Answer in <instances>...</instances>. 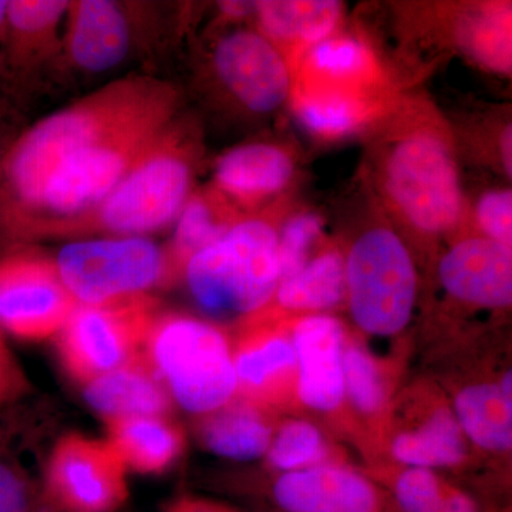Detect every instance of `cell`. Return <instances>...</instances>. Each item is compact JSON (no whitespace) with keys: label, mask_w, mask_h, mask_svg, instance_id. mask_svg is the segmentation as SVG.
Here are the masks:
<instances>
[{"label":"cell","mask_w":512,"mask_h":512,"mask_svg":"<svg viewBox=\"0 0 512 512\" xmlns=\"http://www.w3.org/2000/svg\"><path fill=\"white\" fill-rule=\"evenodd\" d=\"M180 93L157 77L114 80L40 120L10 144L0 178V235L73 217L103 200L175 120Z\"/></svg>","instance_id":"1"},{"label":"cell","mask_w":512,"mask_h":512,"mask_svg":"<svg viewBox=\"0 0 512 512\" xmlns=\"http://www.w3.org/2000/svg\"><path fill=\"white\" fill-rule=\"evenodd\" d=\"M194 141L173 123L146 156L96 205L82 214L30 222L12 244L40 238L144 237L170 227L192 194Z\"/></svg>","instance_id":"2"},{"label":"cell","mask_w":512,"mask_h":512,"mask_svg":"<svg viewBox=\"0 0 512 512\" xmlns=\"http://www.w3.org/2000/svg\"><path fill=\"white\" fill-rule=\"evenodd\" d=\"M183 276L194 301L210 315L244 320L264 312L281 278L278 229L264 218H239L192 256Z\"/></svg>","instance_id":"3"},{"label":"cell","mask_w":512,"mask_h":512,"mask_svg":"<svg viewBox=\"0 0 512 512\" xmlns=\"http://www.w3.org/2000/svg\"><path fill=\"white\" fill-rule=\"evenodd\" d=\"M146 353L173 402L200 417L238 392L231 340L217 326L183 313H158Z\"/></svg>","instance_id":"4"},{"label":"cell","mask_w":512,"mask_h":512,"mask_svg":"<svg viewBox=\"0 0 512 512\" xmlns=\"http://www.w3.org/2000/svg\"><path fill=\"white\" fill-rule=\"evenodd\" d=\"M346 305L367 338L393 339L412 322L419 275L402 237L387 227L366 229L345 255Z\"/></svg>","instance_id":"5"},{"label":"cell","mask_w":512,"mask_h":512,"mask_svg":"<svg viewBox=\"0 0 512 512\" xmlns=\"http://www.w3.org/2000/svg\"><path fill=\"white\" fill-rule=\"evenodd\" d=\"M383 187L394 210L421 234H444L463 218L456 158L434 131H414L394 143L384 160Z\"/></svg>","instance_id":"6"},{"label":"cell","mask_w":512,"mask_h":512,"mask_svg":"<svg viewBox=\"0 0 512 512\" xmlns=\"http://www.w3.org/2000/svg\"><path fill=\"white\" fill-rule=\"evenodd\" d=\"M56 265L80 305L147 295L168 284L164 249L144 237L77 239L60 249Z\"/></svg>","instance_id":"7"},{"label":"cell","mask_w":512,"mask_h":512,"mask_svg":"<svg viewBox=\"0 0 512 512\" xmlns=\"http://www.w3.org/2000/svg\"><path fill=\"white\" fill-rule=\"evenodd\" d=\"M157 315L148 293L104 305L79 303L56 335L64 370L84 386L126 365L146 350Z\"/></svg>","instance_id":"8"},{"label":"cell","mask_w":512,"mask_h":512,"mask_svg":"<svg viewBox=\"0 0 512 512\" xmlns=\"http://www.w3.org/2000/svg\"><path fill=\"white\" fill-rule=\"evenodd\" d=\"M56 259L25 244L0 254V329L22 340L56 336L77 308Z\"/></svg>","instance_id":"9"},{"label":"cell","mask_w":512,"mask_h":512,"mask_svg":"<svg viewBox=\"0 0 512 512\" xmlns=\"http://www.w3.org/2000/svg\"><path fill=\"white\" fill-rule=\"evenodd\" d=\"M126 473L106 440L69 433L47 461L43 498L56 512H116L128 498Z\"/></svg>","instance_id":"10"},{"label":"cell","mask_w":512,"mask_h":512,"mask_svg":"<svg viewBox=\"0 0 512 512\" xmlns=\"http://www.w3.org/2000/svg\"><path fill=\"white\" fill-rule=\"evenodd\" d=\"M231 340L238 396L265 409L296 406V355L289 319L282 313H256L241 320Z\"/></svg>","instance_id":"11"},{"label":"cell","mask_w":512,"mask_h":512,"mask_svg":"<svg viewBox=\"0 0 512 512\" xmlns=\"http://www.w3.org/2000/svg\"><path fill=\"white\" fill-rule=\"evenodd\" d=\"M212 67L229 96L251 113H272L291 96L286 57L259 30L238 29L222 36L212 50Z\"/></svg>","instance_id":"12"},{"label":"cell","mask_w":512,"mask_h":512,"mask_svg":"<svg viewBox=\"0 0 512 512\" xmlns=\"http://www.w3.org/2000/svg\"><path fill=\"white\" fill-rule=\"evenodd\" d=\"M397 416L389 413L383 431L390 456L403 467L447 470L461 467L471 444L451 404L439 394L413 393Z\"/></svg>","instance_id":"13"},{"label":"cell","mask_w":512,"mask_h":512,"mask_svg":"<svg viewBox=\"0 0 512 512\" xmlns=\"http://www.w3.org/2000/svg\"><path fill=\"white\" fill-rule=\"evenodd\" d=\"M289 333L296 355V402L319 414L345 406V325L330 313L293 316Z\"/></svg>","instance_id":"14"},{"label":"cell","mask_w":512,"mask_h":512,"mask_svg":"<svg viewBox=\"0 0 512 512\" xmlns=\"http://www.w3.org/2000/svg\"><path fill=\"white\" fill-rule=\"evenodd\" d=\"M271 500L281 512H396L372 478L338 461L278 474Z\"/></svg>","instance_id":"15"},{"label":"cell","mask_w":512,"mask_h":512,"mask_svg":"<svg viewBox=\"0 0 512 512\" xmlns=\"http://www.w3.org/2000/svg\"><path fill=\"white\" fill-rule=\"evenodd\" d=\"M439 281L454 302L478 311L512 305V248L485 237L460 239L439 262Z\"/></svg>","instance_id":"16"},{"label":"cell","mask_w":512,"mask_h":512,"mask_svg":"<svg viewBox=\"0 0 512 512\" xmlns=\"http://www.w3.org/2000/svg\"><path fill=\"white\" fill-rule=\"evenodd\" d=\"M62 43L74 66L89 73L109 72L130 53L133 29L128 13L111 0L69 2Z\"/></svg>","instance_id":"17"},{"label":"cell","mask_w":512,"mask_h":512,"mask_svg":"<svg viewBox=\"0 0 512 512\" xmlns=\"http://www.w3.org/2000/svg\"><path fill=\"white\" fill-rule=\"evenodd\" d=\"M295 161L278 144L249 143L231 148L214 167V190L229 204L252 208L291 184Z\"/></svg>","instance_id":"18"},{"label":"cell","mask_w":512,"mask_h":512,"mask_svg":"<svg viewBox=\"0 0 512 512\" xmlns=\"http://www.w3.org/2000/svg\"><path fill=\"white\" fill-rule=\"evenodd\" d=\"M84 399L104 421L134 416L170 417L174 406L173 397L146 350L126 365L84 384Z\"/></svg>","instance_id":"19"},{"label":"cell","mask_w":512,"mask_h":512,"mask_svg":"<svg viewBox=\"0 0 512 512\" xmlns=\"http://www.w3.org/2000/svg\"><path fill=\"white\" fill-rule=\"evenodd\" d=\"M276 427L274 412L235 396L231 402L198 417V440L205 450L234 461L265 457Z\"/></svg>","instance_id":"20"},{"label":"cell","mask_w":512,"mask_h":512,"mask_svg":"<svg viewBox=\"0 0 512 512\" xmlns=\"http://www.w3.org/2000/svg\"><path fill=\"white\" fill-rule=\"evenodd\" d=\"M107 443L124 466L141 474H163L185 448L183 429L165 416L121 417L104 421Z\"/></svg>","instance_id":"21"},{"label":"cell","mask_w":512,"mask_h":512,"mask_svg":"<svg viewBox=\"0 0 512 512\" xmlns=\"http://www.w3.org/2000/svg\"><path fill=\"white\" fill-rule=\"evenodd\" d=\"M66 0H8L3 30V66L26 70L59 45Z\"/></svg>","instance_id":"22"},{"label":"cell","mask_w":512,"mask_h":512,"mask_svg":"<svg viewBox=\"0 0 512 512\" xmlns=\"http://www.w3.org/2000/svg\"><path fill=\"white\" fill-rule=\"evenodd\" d=\"M451 409L468 443L491 454H510L512 394L497 380H473L454 393Z\"/></svg>","instance_id":"23"},{"label":"cell","mask_w":512,"mask_h":512,"mask_svg":"<svg viewBox=\"0 0 512 512\" xmlns=\"http://www.w3.org/2000/svg\"><path fill=\"white\" fill-rule=\"evenodd\" d=\"M346 301L345 255L322 247L296 274L279 281L276 312L293 316L330 313Z\"/></svg>","instance_id":"24"},{"label":"cell","mask_w":512,"mask_h":512,"mask_svg":"<svg viewBox=\"0 0 512 512\" xmlns=\"http://www.w3.org/2000/svg\"><path fill=\"white\" fill-rule=\"evenodd\" d=\"M342 15L336 0H264L255 9L259 32L278 47L311 49L335 33Z\"/></svg>","instance_id":"25"},{"label":"cell","mask_w":512,"mask_h":512,"mask_svg":"<svg viewBox=\"0 0 512 512\" xmlns=\"http://www.w3.org/2000/svg\"><path fill=\"white\" fill-rule=\"evenodd\" d=\"M239 218L234 205L217 190L192 191L175 220L173 241L164 249L168 282L183 276L185 265L201 249L214 244Z\"/></svg>","instance_id":"26"},{"label":"cell","mask_w":512,"mask_h":512,"mask_svg":"<svg viewBox=\"0 0 512 512\" xmlns=\"http://www.w3.org/2000/svg\"><path fill=\"white\" fill-rule=\"evenodd\" d=\"M345 404L372 426H386L392 409V380L382 360L362 340L346 338L343 348Z\"/></svg>","instance_id":"27"},{"label":"cell","mask_w":512,"mask_h":512,"mask_svg":"<svg viewBox=\"0 0 512 512\" xmlns=\"http://www.w3.org/2000/svg\"><path fill=\"white\" fill-rule=\"evenodd\" d=\"M332 456V447L323 430L311 420L295 417L276 423L265 454L268 467L278 474L330 463L335 461Z\"/></svg>","instance_id":"28"},{"label":"cell","mask_w":512,"mask_h":512,"mask_svg":"<svg viewBox=\"0 0 512 512\" xmlns=\"http://www.w3.org/2000/svg\"><path fill=\"white\" fill-rule=\"evenodd\" d=\"M293 113L303 130L323 140L349 136L367 119L363 101L336 92L298 94Z\"/></svg>","instance_id":"29"},{"label":"cell","mask_w":512,"mask_h":512,"mask_svg":"<svg viewBox=\"0 0 512 512\" xmlns=\"http://www.w3.org/2000/svg\"><path fill=\"white\" fill-rule=\"evenodd\" d=\"M510 8L501 6L474 16L463 29V42L478 62L497 72L511 69Z\"/></svg>","instance_id":"30"},{"label":"cell","mask_w":512,"mask_h":512,"mask_svg":"<svg viewBox=\"0 0 512 512\" xmlns=\"http://www.w3.org/2000/svg\"><path fill=\"white\" fill-rule=\"evenodd\" d=\"M323 228V218L311 211L299 212L285 222L278 231L279 281L296 274L322 248Z\"/></svg>","instance_id":"31"},{"label":"cell","mask_w":512,"mask_h":512,"mask_svg":"<svg viewBox=\"0 0 512 512\" xmlns=\"http://www.w3.org/2000/svg\"><path fill=\"white\" fill-rule=\"evenodd\" d=\"M308 60L315 72L348 79L369 69L370 52L356 37L332 35L309 49Z\"/></svg>","instance_id":"32"},{"label":"cell","mask_w":512,"mask_h":512,"mask_svg":"<svg viewBox=\"0 0 512 512\" xmlns=\"http://www.w3.org/2000/svg\"><path fill=\"white\" fill-rule=\"evenodd\" d=\"M443 481L429 468L403 467L392 481L396 512H439Z\"/></svg>","instance_id":"33"},{"label":"cell","mask_w":512,"mask_h":512,"mask_svg":"<svg viewBox=\"0 0 512 512\" xmlns=\"http://www.w3.org/2000/svg\"><path fill=\"white\" fill-rule=\"evenodd\" d=\"M481 237L512 248V191L497 188L481 195L476 207Z\"/></svg>","instance_id":"34"},{"label":"cell","mask_w":512,"mask_h":512,"mask_svg":"<svg viewBox=\"0 0 512 512\" xmlns=\"http://www.w3.org/2000/svg\"><path fill=\"white\" fill-rule=\"evenodd\" d=\"M43 503L25 471L0 454V512H32Z\"/></svg>","instance_id":"35"},{"label":"cell","mask_w":512,"mask_h":512,"mask_svg":"<svg viewBox=\"0 0 512 512\" xmlns=\"http://www.w3.org/2000/svg\"><path fill=\"white\" fill-rule=\"evenodd\" d=\"M28 390V379L18 359L9 348L5 333L0 329V412L18 402Z\"/></svg>","instance_id":"36"},{"label":"cell","mask_w":512,"mask_h":512,"mask_svg":"<svg viewBox=\"0 0 512 512\" xmlns=\"http://www.w3.org/2000/svg\"><path fill=\"white\" fill-rule=\"evenodd\" d=\"M439 512H480V508L466 491L443 483Z\"/></svg>","instance_id":"37"},{"label":"cell","mask_w":512,"mask_h":512,"mask_svg":"<svg viewBox=\"0 0 512 512\" xmlns=\"http://www.w3.org/2000/svg\"><path fill=\"white\" fill-rule=\"evenodd\" d=\"M164 512H231V510L225 505L214 503V501L184 495L168 505Z\"/></svg>","instance_id":"38"},{"label":"cell","mask_w":512,"mask_h":512,"mask_svg":"<svg viewBox=\"0 0 512 512\" xmlns=\"http://www.w3.org/2000/svg\"><path fill=\"white\" fill-rule=\"evenodd\" d=\"M222 15L229 19H245L255 15L256 2H222Z\"/></svg>","instance_id":"39"},{"label":"cell","mask_w":512,"mask_h":512,"mask_svg":"<svg viewBox=\"0 0 512 512\" xmlns=\"http://www.w3.org/2000/svg\"><path fill=\"white\" fill-rule=\"evenodd\" d=\"M511 124H508L507 127L504 128L503 134L500 137V157L501 163H503L505 174L508 175V178H511Z\"/></svg>","instance_id":"40"},{"label":"cell","mask_w":512,"mask_h":512,"mask_svg":"<svg viewBox=\"0 0 512 512\" xmlns=\"http://www.w3.org/2000/svg\"><path fill=\"white\" fill-rule=\"evenodd\" d=\"M6 6H8V0H0V49H2L3 45V30H5ZM2 66L3 57L0 55V67Z\"/></svg>","instance_id":"41"},{"label":"cell","mask_w":512,"mask_h":512,"mask_svg":"<svg viewBox=\"0 0 512 512\" xmlns=\"http://www.w3.org/2000/svg\"><path fill=\"white\" fill-rule=\"evenodd\" d=\"M10 433H12V431H10L9 427L0 426V454L5 450L6 444H8Z\"/></svg>","instance_id":"42"},{"label":"cell","mask_w":512,"mask_h":512,"mask_svg":"<svg viewBox=\"0 0 512 512\" xmlns=\"http://www.w3.org/2000/svg\"><path fill=\"white\" fill-rule=\"evenodd\" d=\"M8 150L9 147L3 148L2 143H0V178H2L3 163H5V157Z\"/></svg>","instance_id":"43"},{"label":"cell","mask_w":512,"mask_h":512,"mask_svg":"<svg viewBox=\"0 0 512 512\" xmlns=\"http://www.w3.org/2000/svg\"><path fill=\"white\" fill-rule=\"evenodd\" d=\"M32 512H56L55 510H53L52 507H50L49 504L46 503H43L42 505H40V507H37L35 511H32Z\"/></svg>","instance_id":"44"},{"label":"cell","mask_w":512,"mask_h":512,"mask_svg":"<svg viewBox=\"0 0 512 512\" xmlns=\"http://www.w3.org/2000/svg\"><path fill=\"white\" fill-rule=\"evenodd\" d=\"M229 510H231V512H241V511H238V510H234V508H231V507H229Z\"/></svg>","instance_id":"45"}]
</instances>
